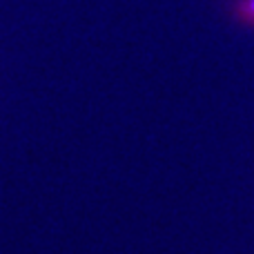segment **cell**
Here are the masks:
<instances>
[{
	"label": "cell",
	"mask_w": 254,
	"mask_h": 254,
	"mask_svg": "<svg viewBox=\"0 0 254 254\" xmlns=\"http://www.w3.org/2000/svg\"><path fill=\"white\" fill-rule=\"evenodd\" d=\"M234 16L248 27H254V0H237L234 2Z\"/></svg>",
	"instance_id": "obj_1"
}]
</instances>
